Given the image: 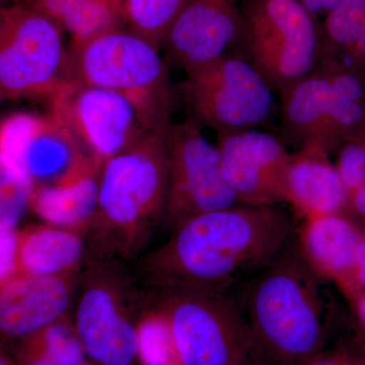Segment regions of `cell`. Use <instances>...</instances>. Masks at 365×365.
<instances>
[{"instance_id":"e575fe53","label":"cell","mask_w":365,"mask_h":365,"mask_svg":"<svg viewBox=\"0 0 365 365\" xmlns=\"http://www.w3.org/2000/svg\"><path fill=\"white\" fill-rule=\"evenodd\" d=\"M242 365H269L260 355L258 354L255 350H252L249 356L245 360L244 364Z\"/></svg>"},{"instance_id":"484cf974","label":"cell","mask_w":365,"mask_h":365,"mask_svg":"<svg viewBox=\"0 0 365 365\" xmlns=\"http://www.w3.org/2000/svg\"><path fill=\"white\" fill-rule=\"evenodd\" d=\"M321 26L323 55L345 53L365 30V0H341Z\"/></svg>"},{"instance_id":"8992f818","label":"cell","mask_w":365,"mask_h":365,"mask_svg":"<svg viewBox=\"0 0 365 365\" xmlns=\"http://www.w3.org/2000/svg\"><path fill=\"white\" fill-rule=\"evenodd\" d=\"M235 52L280 93L318 66L323 55L322 26L297 0H242Z\"/></svg>"},{"instance_id":"6da1fadb","label":"cell","mask_w":365,"mask_h":365,"mask_svg":"<svg viewBox=\"0 0 365 365\" xmlns=\"http://www.w3.org/2000/svg\"><path fill=\"white\" fill-rule=\"evenodd\" d=\"M292 235L289 220L276 206L237 204L181 223L144 259L141 271L155 287L225 292L242 276L278 258Z\"/></svg>"},{"instance_id":"8fae6325","label":"cell","mask_w":365,"mask_h":365,"mask_svg":"<svg viewBox=\"0 0 365 365\" xmlns=\"http://www.w3.org/2000/svg\"><path fill=\"white\" fill-rule=\"evenodd\" d=\"M0 153L25 170L35 188L71 184L103 165L51 114L7 118L0 124Z\"/></svg>"},{"instance_id":"8d00e7d4","label":"cell","mask_w":365,"mask_h":365,"mask_svg":"<svg viewBox=\"0 0 365 365\" xmlns=\"http://www.w3.org/2000/svg\"><path fill=\"white\" fill-rule=\"evenodd\" d=\"M4 98H4V95H2V93H0V103H1V102H2V101H4Z\"/></svg>"},{"instance_id":"e0dca14e","label":"cell","mask_w":365,"mask_h":365,"mask_svg":"<svg viewBox=\"0 0 365 365\" xmlns=\"http://www.w3.org/2000/svg\"><path fill=\"white\" fill-rule=\"evenodd\" d=\"M331 153L323 144L309 141L292 153L287 179V203L302 220L343 211L347 192Z\"/></svg>"},{"instance_id":"f35d334b","label":"cell","mask_w":365,"mask_h":365,"mask_svg":"<svg viewBox=\"0 0 365 365\" xmlns=\"http://www.w3.org/2000/svg\"><path fill=\"white\" fill-rule=\"evenodd\" d=\"M9 1V0H0V4H4V2Z\"/></svg>"},{"instance_id":"603a6c76","label":"cell","mask_w":365,"mask_h":365,"mask_svg":"<svg viewBox=\"0 0 365 365\" xmlns=\"http://www.w3.org/2000/svg\"><path fill=\"white\" fill-rule=\"evenodd\" d=\"M137 359L143 365H180L167 318L148 302L137 325Z\"/></svg>"},{"instance_id":"d6986e66","label":"cell","mask_w":365,"mask_h":365,"mask_svg":"<svg viewBox=\"0 0 365 365\" xmlns=\"http://www.w3.org/2000/svg\"><path fill=\"white\" fill-rule=\"evenodd\" d=\"M85 253L86 244L81 232L48 225L29 227L18 234L16 275L76 273Z\"/></svg>"},{"instance_id":"ffe728a7","label":"cell","mask_w":365,"mask_h":365,"mask_svg":"<svg viewBox=\"0 0 365 365\" xmlns=\"http://www.w3.org/2000/svg\"><path fill=\"white\" fill-rule=\"evenodd\" d=\"M101 170L68 185L34 189L31 207L48 225L81 232L98 208Z\"/></svg>"},{"instance_id":"5bb4252c","label":"cell","mask_w":365,"mask_h":365,"mask_svg":"<svg viewBox=\"0 0 365 365\" xmlns=\"http://www.w3.org/2000/svg\"><path fill=\"white\" fill-rule=\"evenodd\" d=\"M242 0H188L163 38L168 66L185 72L234 53L242 30Z\"/></svg>"},{"instance_id":"52a82bcc","label":"cell","mask_w":365,"mask_h":365,"mask_svg":"<svg viewBox=\"0 0 365 365\" xmlns=\"http://www.w3.org/2000/svg\"><path fill=\"white\" fill-rule=\"evenodd\" d=\"M73 327L96 365H133L145 299L117 260L96 259L81 275Z\"/></svg>"},{"instance_id":"f1b7e54d","label":"cell","mask_w":365,"mask_h":365,"mask_svg":"<svg viewBox=\"0 0 365 365\" xmlns=\"http://www.w3.org/2000/svg\"><path fill=\"white\" fill-rule=\"evenodd\" d=\"M16 246L14 230H0V287L16 275Z\"/></svg>"},{"instance_id":"4dcf8cb0","label":"cell","mask_w":365,"mask_h":365,"mask_svg":"<svg viewBox=\"0 0 365 365\" xmlns=\"http://www.w3.org/2000/svg\"><path fill=\"white\" fill-rule=\"evenodd\" d=\"M354 314V341L365 352V289H359L348 297Z\"/></svg>"},{"instance_id":"74e56055","label":"cell","mask_w":365,"mask_h":365,"mask_svg":"<svg viewBox=\"0 0 365 365\" xmlns=\"http://www.w3.org/2000/svg\"><path fill=\"white\" fill-rule=\"evenodd\" d=\"M81 365H96L95 364H91V362L86 361L85 364H83Z\"/></svg>"},{"instance_id":"4316f807","label":"cell","mask_w":365,"mask_h":365,"mask_svg":"<svg viewBox=\"0 0 365 365\" xmlns=\"http://www.w3.org/2000/svg\"><path fill=\"white\" fill-rule=\"evenodd\" d=\"M335 167L348 195L365 182V138L353 139L337 148Z\"/></svg>"},{"instance_id":"ac0fdd59","label":"cell","mask_w":365,"mask_h":365,"mask_svg":"<svg viewBox=\"0 0 365 365\" xmlns=\"http://www.w3.org/2000/svg\"><path fill=\"white\" fill-rule=\"evenodd\" d=\"M335 98L332 81L319 60L318 66L280 93L283 129L297 148L319 141Z\"/></svg>"},{"instance_id":"7c38bea8","label":"cell","mask_w":365,"mask_h":365,"mask_svg":"<svg viewBox=\"0 0 365 365\" xmlns=\"http://www.w3.org/2000/svg\"><path fill=\"white\" fill-rule=\"evenodd\" d=\"M50 114L104 163L148 133L133 104L107 88L63 81L49 98Z\"/></svg>"},{"instance_id":"7a4b0ae2","label":"cell","mask_w":365,"mask_h":365,"mask_svg":"<svg viewBox=\"0 0 365 365\" xmlns=\"http://www.w3.org/2000/svg\"><path fill=\"white\" fill-rule=\"evenodd\" d=\"M169 186L165 135L148 132L103 163L98 208L88 230L101 259L130 258L160 222Z\"/></svg>"},{"instance_id":"83f0119b","label":"cell","mask_w":365,"mask_h":365,"mask_svg":"<svg viewBox=\"0 0 365 365\" xmlns=\"http://www.w3.org/2000/svg\"><path fill=\"white\" fill-rule=\"evenodd\" d=\"M300 365H365V352L354 339L319 350Z\"/></svg>"},{"instance_id":"d590c367","label":"cell","mask_w":365,"mask_h":365,"mask_svg":"<svg viewBox=\"0 0 365 365\" xmlns=\"http://www.w3.org/2000/svg\"><path fill=\"white\" fill-rule=\"evenodd\" d=\"M0 365H18L14 364L13 360L9 359V356L2 351H0Z\"/></svg>"},{"instance_id":"836d02e7","label":"cell","mask_w":365,"mask_h":365,"mask_svg":"<svg viewBox=\"0 0 365 365\" xmlns=\"http://www.w3.org/2000/svg\"><path fill=\"white\" fill-rule=\"evenodd\" d=\"M11 6H6L0 4V39L6 31L7 24H9V16H11Z\"/></svg>"},{"instance_id":"44dd1931","label":"cell","mask_w":365,"mask_h":365,"mask_svg":"<svg viewBox=\"0 0 365 365\" xmlns=\"http://www.w3.org/2000/svg\"><path fill=\"white\" fill-rule=\"evenodd\" d=\"M86 355L73 324L66 318L23 339L18 365H81Z\"/></svg>"},{"instance_id":"5b68a950","label":"cell","mask_w":365,"mask_h":365,"mask_svg":"<svg viewBox=\"0 0 365 365\" xmlns=\"http://www.w3.org/2000/svg\"><path fill=\"white\" fill-rule=\"evenodd\" d=\"M148 299L169 323L180 365H242L254 348L241 307L225 292L157 287Z\"/></svg>"},{"instance_id":"30bf717a","label":"cell","mask_w":365,"mask_h":365,"mask_svg":"<svg viewBox=\"0 0 365 365\" xmlns=\"http://www.w3.org/2000/svg\"><path fill=\"white\" fill-rule=\"evenodd\" d=\"M169 186L162 220L174 230L194 216L237 205L222 170L217 145L209 143L191 117L165 134Z\"/></svg>"},{"instance_id":"3957f363","label":"cell","mask_w":365,"mask_h":365,"mask_svg":"<svg viewBox=\"0 0 365 365\" xmlns=\"http://www.w3.org/2000/svg\"><path fill=\"white\" fill-rule=\"evenodd\" d=\"M319 278L299 254H281L261 269L242 309L255 351L269 365H300L325 345Z\"/></svg>"},{"instance_id":"ba28073f","label":"cell","mask_w":365,"mask_h":365,"mask_svg":"<svg viewBox=\"0 0 365 365\" xmlns=\"http://www.w3.org/2000/svg\"><path fill=\"white\" fill-rule=\"evenodd\" d=\"M181 93L191 118L216 133L259 129L272 119L275 93L239 53L187 72Z\"/></svg>"},{"instance_id":"9c48e42d","label":"cell","mask_w":365,"mask_h":365,"mask_svg":"<svg viewBox=\"0 0 365 365\" xmlns=\"http://www.w3.org/2000/svg\"><path fill=\"white\" fill-rule=\"evenodd\" d=\"M62 29L26 4L11 6L0 39V93L6 98H46L63 83Z\"/></svg>"},{"instance_id":"cb8c5ba5","label":"cell","mask_w":365,"mask_h":365,"mask_svg":"<svg viewBox=\"0 0 365 365\" xmlns=\"http://www.w3.org/2000/svg\"><path fill=\"white\" fill-rule=\"evenodd\" d=\"M33 181L0 153V230H14L31 207Z\"/></svg>"},{"instance_id":"d6a6232c","label":"cell","mask_w":365,"mask_h":365,"mask_svg":"<svg viewBox=\"0 0 365 365\" xmlns=\"http://www.w3.org/2000/svg\"><path fill=\"white\" fill-rule=\"evenodd\" d=\"M346 208L365 218V182L348 195Z\"/></svg>"},{"instance_id":"9a60e30c","label":"cell","mask_w":365,"mask_h":365,"mask_svg":"<svg viewBox=\"0 0 365 365\" xmlns=\"http://www.w3.org/2000/svg\"><path fill=\"white\" fill-rule=\"evenodd\" d=\"M76 273L16 275L0 287V335L25 339L66 319L76 300Z\"/></svg>"},{"instance_id":"2e32d148","label":"cell","mask_w":365,"mask_h":365,"mask_svg":"<svg viewBox=\"0 0 365 365\" xmlns=\"http://www.w3.org/2000/svg\"><path fill=\"white\" fill-rule=\"evenodd\" d=\"M362 230L343 211L304 218L297 244L299 254L322 279L335 281L347 297L359 290L354 260Z\"/></svg>"},{"instance_id":"7402d4cb","label":"cell","mask_w":365,"mask_h":365,"mask_svg":"<svg viewBox=\"0 0 365 365\" xmlns=\"http://www.w3.org/2000/svg\"><path fill=\"white\" fill-rule=\"evenodd\" d=\"M128 25L124 0H86L60 21L72 41H83Z\"/></svg>"},{"instance_id":"f546056e","label":"cell","mask_w":365,"mask_h":365,"mask_svg":"<svg viewBox=\"0 0 365 365\" xmlns=\"http://www.w3.org/2000/svg\"><path fill=\"white\" fill-rule=\"evenodd\" d=\"M86 0H24V4L58 24L74 7Z\"/></svg>"},{"instance_id":"d4e9b609","label":"cell","mask_w":365,"mask_h":365,"mask_svg":"<svg viewBox=\"0 0 365 365\" xmlns=\"http://www.w3.org/2000/svg\"><path fill=\"white\" fill-rule=\"evenodd\" d=\"M129 29L162 48L170 26L188 0H124Z\"/></svg>"},{"instance_id":"4fadbf2b","label":"cell","mask_w":365,"mask_h":365,"mask_svg":"<svg viewBox=\"0 0 365 365\" xmlns=\"http://www.w3.org/2000/svg\"><path fill=\"white\" fill-rule=\"evenodd\" d=\"M223 177L237 199L247 206L287 203L292 153L277 137L260 129L217 134Z\"/></svg>"},{"instance_id":"277c9868","label":"cell","mask_w":365,"mask_h":365,"mask_svg":"<svg viewBox=\"0 0 365 365\" xmlns=\"http://www.w3.org/2000/svg\"><path fill=\"white\" fill-rule=\"evenodd\" d=\"M63 81L121 93L135 107L148 132L165 135L173 125L174 91L169 66L160 48L131 29L72 41Z\"/></svg>"},{"instance_id":"1f68e13d","label":"cell","mask_w":365,"mask_h":365,"mask_svg":"<svg viewBox=\"0 0 365 365\" xmlns=\"http://www.w3.org/2000/svg\"><path fill=\"white\" fill-rule=\"evenodd\" d=\"M354 278L359 289H365V230L355 254Z\"/></svg>"}]
</instances>
